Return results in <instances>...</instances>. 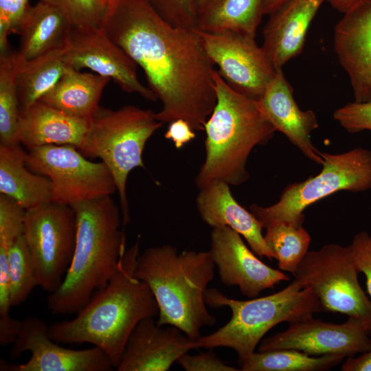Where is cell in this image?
<instances>
[{
  "instance_id": "6da1fadb",
  "label": "cell",
  "mask_w": 371,
  "mask_h": 371,
  "mask_svg": "<svg viewBox=\"0 0 371 371\" xmlns=\"http://www.w3.org/2000/svg\"><path fill=\"white\" fill-rule=\"evenodd\" d=\"M102 30L143 69L161 103L157 120L183 119L204 131L216 103L215 69L196 27L172 25L148 0H116Z\"/></svg>"
},
{
  "instance_id": "7a4b0ae2",
  "label": "cell",
  "mask_w": 371,
  "mask_h": 371,
  "mask_svg": "<svg viewBox=\"0 0 371 371\" xmlns=\"http://www.w3.org/2000/svg\"><path fill=\"white\" fill-rule=\"evenodd\" d=\"M139 254L138 237L122 254L115 275L74 319L49 326L50 337L59 343L97 346L107 355L115 368L135 326L142 320L159 314L150 288L135 276Z\"/></svg>"
},
{
  "instance_id": "3957f363",
  "label": "cell",
  "mask_w": 371,
  "mask_h": 371,
  "mask_svg": "<svg viewBox=\"0 0 371 371\" xmlns=\"http://www.w3.org/2000/svg\"><path fill=\"white\" fill-rule=\"evenodd\" d=\"M71 206L77 220L76 247L61 285L47 298L54 315L81 310L115 275L126 249L121 210L111 196Z\"/></svg>"
},
{
  "instance_id": "277c9868",
  "label": "cell",
  "mask_w": 371,
  "mask_h": 371,
  "mask_svg": "<svg viewBox=\"0 0 371 371\" xmlns=\"http://www.w3.org/2000/svg\"><path fill=\"white\" fill-rule=\"evenodd\" d=\"M215 267L210 251L179 252L165 244L139 254L135 276L148 285L157 302V324L175 326L196 340L203 327L216 322L205 299Z\"/></svg>"
},
{
  "instance_id": "5b68a950",
  "label": "cell",
  "mask_w": 371,
  "mask_h": 371,
  "mask_svg": "<svg viewBox=\"0 0 371 371\" xmlns=\"http://www.w3.org/2000/svg\"><path fill=\"white\" fill-rule=\"evenodd\" d=\"M214 80L216 103L204 125L205 157L195 179L199 189L215 181L235 186L247 181L251 150L276 131L256 100L231 88L216 69Z\"/></svg>"
},
{
  "instance_id": "8992f818",
  "label": "cell",
  "mask_w": 371,
  "mask_h": 371,
  "mask_svg": "<svg viewBox=\"0 0 371 371\" xmlns=\"http://www.w3.org/2000/svg\"><path fill=\"white\" fill-rule=\"evenodd\" d=\"M205 299L212 308L229 307L232 317L214 333L194 340L196 349L229 348L237 353L238 362L253 354L262 337L275 326L324 312L311 289L304 287L295 279L283 289L264 297L238 300L227 297L217 289L210 288Z\"/></svg>"
},
{
  "instance_id": "52a82bcc",
  "label": "cell",
  "mask_w": 371,
  "mask_h": 371,
  "mask_svg": "<svg viewBox=\"0 0 371 371\" xmlns=\"http://www.w3.org/2000/svg\"><path fill=\"white\" fill-rule=\"evenodd\" d=\"M164 123L155 113L133 105L117 110L99 106L89 120L82 145L78 150L87 159L98 157L115 182L122 225L131 222L126 181L135 168H144L142 154L150 137Z\"/></svg>"
},
{
  "instance_id": "ba28073f",
  "label": "cell",
  "mask_w": 371,
  "mask_h": 371,
  "mask_svg": "<svg viewBox=\"0 0 371 371\" xmlns=\"http://www.w3.org/2000/svg\"><path fill=\"white\" fill-rule=\"evenodd\" d=\"M322 169L315 176L288 185L279 200L270 206L251 204L249 211L264 228L280 223L302 226L304 210L335 192L371 190V150L355 148L347 152L322 153Z\"/></svg>"
},
{
  "instance_id": "9c48e42d",
  "label": "cell",
  "mask_w": 371,
  "mask_h": 371,
  "mask_svg": "<svg viewBox=\"0 0 371 371\" xmlns=\"http://www.w3.org/2000/svg\"><path fill=\"white\" fill-rule=\"evenodd\" d=\"M349 245H324L308 251L292 273L304 287L311 289L324 312L359 319L371 335V300L358 280Z\"/></svg>"
},
{
  "instance_id": "30bf717a",
  "label": "cell",
  "mask_w": 371,
  "mask_h": 371,
  "mask_svg": "<svg viewBox=\"0 0 371 371\" xmlns=\"http://www.w3.org/2000/svg\"><path fill=\"white\" fill-rule=\"evenodd\" d=\"M77 220L71 205L49 201L25 210L23 236L38 286L52 293L61 285L74 256Z\"/></svg>"
},
{
  "instance_id": "8fae6325",
  "label": "cell",
  "mask_w": 371,
  "mask_h": 371,
  "mask_svg": "<svg viewBox=\"0 0 371 371\" xmlns=\"http://www.w3.org/2000/svg\"><path fill=\"white\" fill-rule=\"evenodd\" d=\"M25 165L52 183V201L72 205L117 192L115 180L102 162H93L69 145H45L28 150Z\"/></svg>"
},
{
  "instance_id": "7c38bea8",
  "label": "cell",
  "mask_w": 371,
  "mask_h": 371,
  "mask_svg": "<svg viewBox=\"0 0 371 371\" xmlns=\"http://www.w3.org/2000/svg\"><path fill=\"white\" fill-rule=\"evenodd\" d=\"M203 47L220 76L238 93L254 100L262 96L276 71L255 37L234 31L197 30Z\"/></svg>"
},
{
  "instance_id": "4fadbf2b",
  "label": "cell",
  "mask_w": 371,
  "mask_h": 371,
  "mask_svg": "<svg viewBox=\"0 0 371 371\" xmlns=\"http://www.w3.org/2000/svg\"><path fill=\"white\" fill-rule=\"evenodd\" d=\"M30 352L25 363H9L1 359V371H111L114 367L100 348L74 350L59 346L49 334V326L36 316L21 321L19 333L12 344L10 356L19 357Z\"/></svg>"
},
{
  "instance_id": "5bb4252c",
  "label": "cell",
  "mask_w": 371,
  "mask_h": 371,
  "mask_svg": "<svg viewBox=\"0 0 371 371\" xmlns=\"http://www.w3.org/2000/svg\"><path fill=\"white\" fill-rule=\"evenodd\" d=\"M370 335L356 317L334 324L311 317L290 323L286 330L263 339L258 351L294 349L310 355L336 354L346 358L370 350Z\"/></svg>"
},
{
  "instance_id": "9a60e30c",
  "label": "cell",
  "mask_w": 371,
  "mask_h": 371,
  "mask_svg": "<svg viewBox=\"0 0 371 371\" xmlns=\"http://www.w3.org/2000/svg\"><path fill=\"white\" fill-rule=\"evenodd\" d=\"M67 66L80 71L89 68L113 80L122 91L157 100L154 93L137 78V65L102 29L71 27L65 48Z\"/></svg>"
},
{
  "instance_id": "2e32d148",
  "label": "cell",
  "mask_w": 371,
  "mask_h": 371,
  "mask_svg": "<svg viewBox=\"0 0 371 371\" xmlns=\"http://www.w3.org/2000/svg\"><path fill=\"white\" fill-rule=\"evenodd\" d=\"M210 252L221 282L227 286H238L249 298L289 280L284 272L262 262L230 227L212 228Z\"/></svg>"
},
{
  "instance_id": "e0dca14e",
  "label": "cell",
  "mask_w": 371,
  "mask_h": 371,
  "mask_svg": "<svg viewBox=\"0 0 371 371\" xmlns=\"http://www.w3.org/2000/svg\"><path fill=\"white\" fill-rule=\"evenodd\" d=\"M196 349L194 340L175 326L164 327L153 317L142 320L131 333L117 371H167L178 359Z\"/></svg>"
},
{
  "instance_id": "ac0fdd59",
  "label": "cell",
  "mask_w": 371,
  "mask_h": 371,
  "mask_svg": "<svg viewBox=\"0 0 371 371\" xmlns=\"http://www.w3.org/2000/svg\"><path fill=\"white\" fill-rule=\"evenodd\" d=\"M335 51L346 71L355 102L371 100V2L344 13L334 32Z\"/></svg>"
},
{
  "instance_id": "d6986e66",
  "label": "cell",
  "mask_w": 371,
  "mask_h": 371,
  "mask_svg": "<svg viewBox=\"0 0 371 371\" xmlns=\"http://www.w3.org/2000/svg\"><path fill=\"white\" fill-rule=\"evenodd\" d=\"M293 93L282 70L278 69L262 96L256 100L258 106L276 131L283 133L307 158L322 165L321 152L311 139V133L319 126L317 117L312 110H301Z\"/></svg>"
},
{
  "instance_id": "ffe728a7",
  "label": "cell",
  "mask_w": 371,
  "mask_h": 371,
  "mask_svg": "<svg viewBox=\"0 0 371 371\" xmlns=\"http://www.w3.org/2000/svg\"><path fill=\"white\" fill-rule=\"evenodd\" d=\"M196 205L201 219L212 228L230 227L245 239L259 258L276 259L265 240L262 224L237 202L229 185L215 181L200 188Z\"/></svg>"
},
{
  "instance_id": "44dd1931",
  "label": "cell",
  "mask_w": 371,
  "mask_h": 371,
  "mask_svg": "<svg viewBox=\"0 0 371 371\" xmlns=\"http://www.w3.org/2000/svg\"><path fill=\"white\" fill-rule=\"evenodd\" d=\"M326 0H288L262 30V48L276 70L302 51L310 24Z\"/></svg>"
},
{
  "instance_id": "7402d4cb",
  "label": "cell",
  "mask_w": 371,
  "mask_h": 371,
  "mask_svg": "<svg viewBox=\"0 0 371 371\" xmlns=\"http://www.w3.org/2000/svg\"><path fill=\"white\" fill-rule=\"evenodd\" d=\"M89 121L78 118L38 100L20 111L18 133L27 150L45 145H69L80 149Z\"/></svg>"
},
{
  "instance_id": "603a6c76",
  "label": "cell",
  "mask_w": 371,
  "mask_h": 371,
  "mask_svg": "<svg viewBox=\"0 0 371 371\" xmlns=\"http://www.w3.org/2000/svg\"><path fill=\"white\" fill-rule=\"evenodd\" d=\"M71 24L59 8L40 0L29 6L19 25L20 47L15 52L22 60H29L52 50L66 47Z\"/></svg>"
},
{
  "instance_id": "cb8c5ba5",
  "label": "cell",
  "mask_w": 371,
  "mask_h": 371,
  "mask_svg": "<svg viewBox=\"0 0 371 371\" xmlns=\"http://www.w3.org/2000/svg\"><path fill=\"white\" fill-rule=\"evenodd\" d=\"M20 144L0 145V193L27 210L52 201V183L27 168Z\"/></svg>"
},
{
  "instance_id": "d4e9b609",
  "label": "cell",
  "mask_w": 371,
  "mask_h": 371,
  "mask_svg": "<svg viewBox=\"0 0 371 371\" xmlns=\"http://www.w3.org/2000/svg\"><path fill=\"white\" fill-rule=\"evenodd\" d=\"M111 79L69 68L39 100L70 115L90 120Z\"/></svg>"
},
{
  "instance_id": "484cf974",
  "label": "cell",
  "mask_w": 371,
  "mask_h": 371,
  "mask_svg": "<svg viewBox=\"0 0 371 371\" xmlns=\"http://www.w3.org/2000/svg\"><path fill=\"white\" fill-rule=\"evenodd\" d=\"M65 48L29 60H20L12 52L20 111L39 100L70 68L65 60Z\"/></svg>"
},
{
  "instance_id": "4316f807",
  "label": "cell",
  "mask_w": 371,
  "mask_h": 371,
  "mask_svg": "<svg viewBox=\"0 0 371 371\" xmlns=\"http://www.w3.org/2000/svg\"><path fill=\"white\" fill-rule=\"evenodd\" d=\"M265 0H211L199 13L196 28L205 32L234 31L256 37Z\"/></svg>"
},
{
  "instance_id": "83f0119b",
  "label": "cell",
  "mask_w": 371,
  "mask_h": 371,
  "mask_svg": "<svg viewBox=\"0 0 371 371\" xmlns=\"http://www.w3.org/2000/svg\"><path fill=\"white\" fill-rule=\"evenodd\" d=\"M345 358L342 355L312 357L297 350L276 349L254 352L238 363L241 371H324Z\"/></svg>"
},
{
  "instance_id": "f1b7e54d",
  "label": "cell",
  "mask_w": 371,
  "mask_h": 371,
  "mask_svg": "<svg viewBox=\"0 0 371 371\" xmlns=\"http://www.w3.org/2000/svg\"><path fill=\"white\" fill-rule=\"evenodd\" d=\"M12 52L0 54V145L20 144V104Z\"/></svg>"
},
{
  "instance_id": "f546056e",
  "label": "cell",
  "mask_w": 371,
  "mask_h": 371,
  "mask_svg": "<svg viewBox=\"0 0 371 371\" xmlns=\"http://www.w3.org/2000/svg\"><path fill=\"white\" fill-rule=\"evenodd\" d=\"M265 229V240L275 254L280 270L292 274L308 251L310 234L302 226L284 223Z\"/></svg>"
},
{
  "instance_id": "4dcf8cb0",
  "label": "cell",
  "mask_w": 371,
  "mask_h": 371,
  "mask_svg": "<svg viewBox=\"0 0 371 371\" xmlns=\"http://www.w3.org/2000/svg\"><path fill=\"white\" fill-rule=\"evenodd\" d=\"M8 279L12 306L24 302L38 286L33 263L23 234L8 251Z\"/></svg>"
},
{
  "instance_id": "1f68e13d",
  "label": "cell",
  "mask_w": 371,
  "mask_h": 371,
  "mask_svg": "<svg viewBox=\"0 0 371 371\" xmlns=\"http://www.w3.org/2000/svg\"><path fill=\"white\" fill-rule=\"evenodd\" d=\"M59 8L72 27L102 29L107 12L102 0H42Z\"/></svg>"
},
{
  "instance_id": "d6a6232c",
  "label": "cell",
  "mask_w": 371,
  "mask_h": 371,
  "mask_svg": "<svg viewBox=\"0 0 371 371\" xmlns=\"http://www.w3.org/2000/svg\"><path fill=\"white\" fill-rule=\"evenodd\" d=\"M25 209L12 198L0 195V249L8 251L23 234Z\"/></svg>"
},
{
  "instance_id": "836d02e7",
  "label": "cell",
  "mask_w": 371,
  "mask_h": 371,
  "mask_svg": "<svg viewBox=\"0 0 371 371\" xmlns=\"http://www.w3.org/2000/svg\"><path fill=\"white\" fill-rule=\"evenodd\" d=\"M170 24L177 27L195 28L198 13L194 0H148Z\"/></svg>"
},
{
  "instance_id": "e575fe53",
  "label": "cell",
  "mask_w": 371,
  "mask_h": 371,
  "mask_svg": "<svg viewBox=\"0 0 371 371\" xmlns=\"http://www.w3.org/2000/svg\"><path fill=\"white\" fill-rule=\"evenodd\" d=\"M29 6L28 0H0V54L11 51L8 37L17 34Z\"/></svg>"
},
{
  "instance_id": "d590c367",
  "label": "cell",
  "mask_w": 371,
  "mask_h": 371,
  "mask_svg": "<svg viewBox=\"0 0 371 371\" xmlns=\"http://www.w3.org/2000/svg\"><path fill=\"white\" fill-rule=\"evenodd\" d=\"M333 117L349 133L371 131V100L348 103L337 109Z\"/></svg>"
},
{
  "instance_id": "8d00e7d4",
  "label": "cell",
  "mask_w": 371,
  "mask_h": 371,
  "mask_svg": "<svg viewBox=\"0 0 371 371\" xmlns=\"http://www.w3.org/2000/svg\"><path fill=\"white\" fill-rule=\"evenodd\" d=\"M349 247L356 269L366 278L367 291L371 297V234L361 231L354 236Z\"/></svg>"
},
{
  "instance_id": "74e56055",
  "label": "cell",
  "mask_w": 371,
  "mask_h": 371,
  "mask_svg": "<svg viewBox=\"0 0 371 371\" xmlns=\"http://www.w3.org/2000/svg\"><path fill=\"white\" fill-rule=\"evenodd\" d=\"M197 355H189L188 352L183 354L177 363L186 371H238L237 369L224 362L212 349Z\"/></svg>"
},
{
  "instance_id": "f35d334b",
  "label": "cell",
  "mask_w": 371,
  "mask_h": 371,
  "mask_svg": "<svg viewBox=\"0 0 371 371\" xmlns=\"http://www.w3.org/2000/svg\"><path fill=\"white\" fill-rule=\"evenodd\" d=\"M164 137L172 140L175 146L179 149L195 138L196 135L194 131L187 121L183 119H177L170 122Z\"/></svg>"
},
{
  "instance_id": "ab89813d",
  "label": "cell",
  "mask_w": 371,
  "mask_h": 371,
  "mask_svg": "<svg viewBox=\"0 0 371 371\" xmlns=\"http://www.w3.org/2000/svg\"><path fill=\"white\" fill-rule=\"evenodd\" d=\"M342 371H371V350L357 357H346L341 367Z\"/></svg>"
},
{
  "instance_id": "60d3db41",
  "label": "cell",
  "mask_w": 371,
  "mask_h": 371,
  "mask_svg": "<svg viewBox=\"0 0 371 371\" xmlns=\"http://www.w3.org/2000/svg\"><path fill=\"white\" fill-rule=\"evenodd\" d=\"M368 0H330L332 6L338 11L345 13Z\"/></svg>"
},
{
  "instance_id": "b9f144b4",
  "label": "cell",
  "mask_w": 371,
  "mask_h": 371,
  "mask_svg": "<svg viewBox=\"0 0 371 371\" xmlns=\"http://www.w3.org/2000/svg\"><path fill=\"white\" fill-rule=\"evenodd\" d=\"M287 1L288 0H265L262 8L263 15L271 14Z\"/></svg>"
},
{
  "instance_id": "7bdbcfd3",
  "label": "cell",
  "mask_w": 371,
  "mask_h": 371,
  "mask_svg": "<svg viewBox=\"0 0 371 371\" xmlns=\"http://www.w3.org/2000/svg\"><path fill=\"white\" fill-rule=\"evenodd\" d=\"M210 1L211 0H194L198 14Z\"/></svg>"
},
{
  "instance_id": "ee69618b",
  "label": "cell",
  "mask_w": 371,
  "mask_h": 371,
  "mask_svg": "<svg viewBox=\"0 0 371 371\" xmlns=\"http://www.w3.org/2000/svg\"><path fill=\"white\" fill-rule=\"evenodd\" d=\"M104 3V4L106 5L107 8H109L110 6H111L116 0H102Z\"/></svg>"
},
{
  "instance_id": "f6af8a7d",
  "label": "cell",
  "mask_w": 371,
  "mask_h": 371,
  "mask_svg": "<svg viewBox=\"0 0 371 371\" xmlns=\"http://www.w3.org/2000/svg\"><path fill=\"white\" fill-rule=\"evenodd\" d=\"M368 1H370L371 2V0H368Z\"/></svg>"
},
{
  "instance_id": "bcb514c9",
  "label": "cell",
  "mask_w": 371,
  "mask_h": 371,
  "mask_svg": "<svg viewBox=\"0 0 371 371\" xmlns=\"http://www.w3.org/2000/svg\"><path fill=\"white\" fill-rule=\"evenodd\" d=\"M328 1H330V0H328Z\"/></svg>"
}]
</instances>
